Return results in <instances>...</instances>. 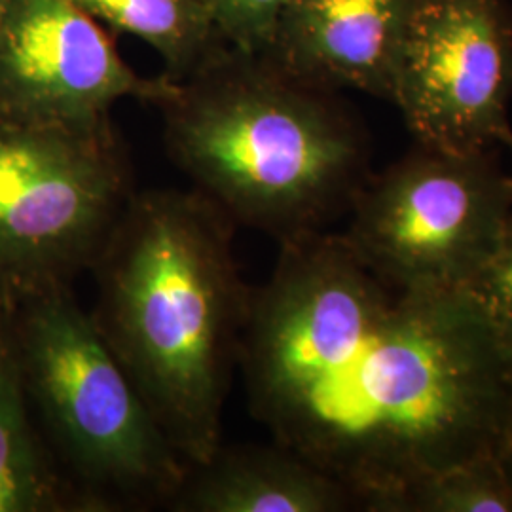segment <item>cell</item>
Here are the masks:
<instances>
[{
    "label": "cell",
    "instance_id": "cell-1",
    "mask_svg": "<svg viewBox=\"0 0 512 512\" xmlns=\"http://www.w3.org/2000/svg\"><path fill=\"white\" fill-rule=\"evenodd\" d=\"M238 366L277 444L385 512L412 482L501 458L512 353L465 291L395 287L342 238L279 243L253 289Z\"/></svg>",
    "mask_w": 512,
    "mask_h": 512
},
{
    "label": "cell",
    "instance_id": "cell-2",
    "mask_svg": "<svg viewBox=\"0 0 512 512\" xmlns=\"http://www.w3.org/2000/svg\"><path fill=\"white\" fill-rule=\"evenodd\" d=\"M234 232L198 190H135L90 270L93 323L188 467L222 444L253 294Z\"/></svg>",
    "mask_w": 512,
    "mask_h": 512
},
{
    "label": "cell",
    "instance_id": "cell-3",
    "mask_svg": "<svg viewBox=\"0 0 512 512\" xmlns=\"http://www.w3.org/2000/svg\"><path fill=\"white\" fill-rule=\"evenodd\" d=\"M330 93L224 44L158 105L165 145L236 226L279 243L323 232L368 177L365 139Z\"/></svg>",
    "mask_w": 512,
    "mask_h": 512
},
{
    "label": "cell",
    "instance_id": "cell-4",
    "mask_svg": "<svg viewBox=\"0 0 512 512\" xmlns=\"http://www.w3.org/2000/svg\"><path fill=\"white\" fill-rule=\"evenodd\" d=\"M8 327L27 399L80 511L169 509L190 467L71 287L27 298L8 313Z\"/></svg>",
    "mask_w": 512,
    "mask_h": 512
},
{
    "label": "cell",
    "instance_id": "cell-5",
    "mask_svg": "<svg viewBox=\"0 0 512 512\" xmlns=\"http://www.w3.org/2000/svg\"><path fill=\"white\" fill-rule=\"evenodd\" d=\"M133 194L112 122L50 128L0 118V315L92 270Z\"/></svg>",
    "mask_w": 512,
    "mask_h": 512
},
{
    "label": "cell",
    "instance_id": "cell-6",
    "mask_svg": "<svg viewBox=\"0 0 512 512\" xmlns=\"http://www.w3.org/2000/svg\"><path fill=\"white\" fill-rule=\"evenodd\" d=\"M349 211L342 238L384 281L412 291H465L511 217L512 175L494 148L416 145L366 177Z\"/></svg>",
    "mask_w": 512,
    "mask_h": 512
},
{
    "label": "cell",
    "instance_id": "cell-7",
    "mask_svg": "<svg viewBox=\"0 0 512 512\" xmlns=\"http://www.w3.org/2000/svg\"><path fill=\"white\" fill-rule=\"evenodd\" d=\"M512 16L503 0H414L391 99L418 145L480 152L512 137Z\"/></svg>",
    "mask_w": 512,
    "mask_h": 512
},
{
    "label": "cell",
    "instance_id": "cell-8",
    "mask_svg": "<svg viewBox=\"0 0 512 512\" xmlns=\"http://www.w3.org/2000/svg\"><path fill=\"white\" fill-rule=\"evenodd\" d=\"M177 88L143 78L73 0H6L0 10V118L50 128L110 122L120 99L162 105Z\"/></svg>",
    "mask_w": 512,
    "mask_h": 512
},
{
    "label": "cell",
    "instance_id": "cell-9",
    "mask_svg": "<svg viewBox=\"0 0 512 512\" xmlns=\"http://www.w3.org/2000/svg\"><path fill=\"white\" fill-rule=\"evenodd\" d=\"M414 0H287L268 57L325 92L391 99L395 59Z\"/></svg>",
    "mask_w": 512,
    "mask_h": 512
},
{
    "label": "cell",
    "instance_id": "cell-10",
    "mask_svg": "<svg viewBox=\"0 0 512 512\" xmlns=\"http://www.w3.org/2000/svg\"><path fill=\"white\" fill-rule=\"evenodd\" d=\"M177 512H340L359 509L344 484L274 442L224 446L190 467L169 505Z\"/></svg>",
    "mask_w": 512,
    "mask_h": 512
},
{
    "label": "cell",
    "instance_id": "cell-11",
    "mask_svg": "<svg viewBox=\"0 0 512 512\" xmlns=\"http://www.w3.org/2000/svg\"><path fill=\"white\" fill-rule=\"evenodd\" d=\"M65 509L80 511L73 490L37 444L8 315H0V512Z\"/></svg>",
    "mask_w": 512,
    "mask_h": 512
},
{
    "label": "cell",
    "instance_id": "cell-12",
    "mask_svg": "<svg viewBox=\"0 0 512 512\" xmlns=\"http://www.w3.org/2000/svg\"><path fill=\"white\" fill-rule=\"evenodd\" d=\"M90 18L148 42L165 78L183 82L228 44L202 0H73Z\"/></svg>",
    "mask_w": 512,
    "mask_h": 512
},
{
    "label": "cell",
    "instance_id": "cell-13",
    "mask_svg": "<svg viewBox=\"0 0 512 512\" xmlns=\"http://www.w3.org/2000/svg\"><path fill=\"white\" fill-rule=\"evenodd\" d=\"M385 512H512V490L501 458L471 459L412 482Z\"/></svg>",
    "mask_w": 512,
    "mask_h": 512
},
{
    "label": "cell",
    "instance_id": "cell-14",
    "mask_svg": "<svg viewBox=\"0 0 512 512\" xmlns=\"http://www.w3.org/2000/svg\"><path fill=\"white\" fill-rule=\"evenodd\" d=\"M222 38L239 52L266 55L287 0H202Z\"/></svg>",
    "mask_w": 512,
    "mask_h": 512
},
{
    "label": "cell",
    "instance_id": "cell-15",
    "mask_svg": "<svg viewBox=\"0 0 512 512\" xmlns=\"http://www.w3.org/2000/svg\"><path fill=\"white\" fill-rule=\"evenodd\" d=\"M465 293L475 300L501 344L512 353V213L494 253Z\"/></svg>",
    "mask_w": 512,
    "mask_h": 512
},
{
    "label": "cell",
    "instance_id": "cell-16",
    "mask_svg": "<svg viewBox=\"0 0 512 512\" xmlns=\"http://www.w3.org/2000/svg\"><path fill=\"white\" fill-rule=\"evenodd\" d=\"M501 465H503V471H505L507 482H509L512 490V440L509 442V446L505 448L503 456H501Z\"/></svg>",
    "mask_w": 512,
    "mask_h": 512
},
{
    "label": "cell",
    "instance_id": "cell-17",
    "mask_svg": "<svg viewBox=\"0 0 512 512\" xmlns=\"http://www.w3.org/2000/svg\"><path fill=\"white\" fill-rule=\"evenodd\" d=\"M505 147L509 148V150H511V154H512V137L511 139H509V141H507V143H505ZM512 175V173H511Z\"/></svg>",
    "mask_w": 512,
    "mask_h": 512
},
{
    "label": "cell",
    "instance_id": "cell-18",
    "mask_svg": "<svg viewBox=\"0 0 512 512\" xmlns=\"http://www.w3.org/2000/svg\"><path fill=\"white\" fill-rule=\"evenodd\" d=\"M4 4H6V0H0V10L4 8Z\"/></svg>",
    "mask_w": 512,
    "mask_h": 512
}]
</instances>
